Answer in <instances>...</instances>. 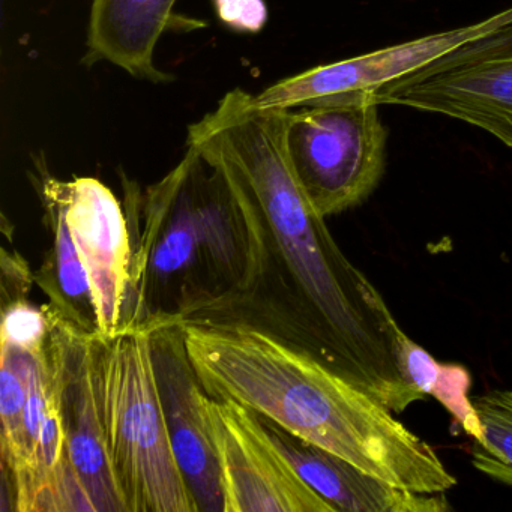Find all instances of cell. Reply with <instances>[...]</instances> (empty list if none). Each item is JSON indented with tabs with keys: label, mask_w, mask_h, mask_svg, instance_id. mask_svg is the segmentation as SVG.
Returning <instances> with one entry per match:
<instances>
[{
	"label": "cell",
	"mask_w": 512,
	"mask_h": 512,
	"mask_svg": "<svg viewBox=\"0 0 512 512\" xmlns=\"http://www.w3.org/2000/svg\"><path fill=\"white\" fill-rule=\"evenodd\" d=\"M289 115L236 88L188 127L187 146L226 175L260 229L262 283L235 322L277 334L403 413L425 398L401 374L403 329L302 190L287 151Z\"/></svg>",
	"instance_id": "6da1fadb"
},
{
	"label": "cell",
	"mask_w": 512,
	"mask_h": 512,
	"mask_svg": "<svg viewBox=\"0 0 512 512\" xmlns=\"http://www.w3.org/2000/svg\"><path fill=\"white\" fill-rule=\"evenodd\" d=\"M181 326L191 364L211 397L238 401L398 487L436 494L457 485L433 446L301 347L235 320Z\"/></svg>",
	"instance_id": "7a4b0ae2"
},
{
	"label": "cell",
	"mask_w": 512,
	"mask_h": 512,
	"mask_svg": "<svg viewBox=\"0 0 512 512\" xmlns=\"http://www.w3.org/2000/svg\"><path fill=\"white\" fill-rule=\"evenodd\" d=\"M131 236L125 329L235 320L263 274L260 229L223 172L188 146L145 191L122 173Z\"/></svg>",
	"instance_id": "3957f363"
},
{
	"label": "cell",
	"mask_w": 512,
	"mask_h": 512,
	"mask_svg": "<svg viewBox=\"0 0 512 512\" xmlns=\"http://www.w3.org/2000/svg\"><path fill=\"white\" fill-rule=\"evenodd\" d=\"M44 209L50 248L35 272L49 310L83 335L112 338L125 329L131 236L125 208L97 178L62 181L44 157L31 173Z\"/></svg>",
	"instance_id": "277c9868"
},
{
	"label": "cell",
	"mask_w": 512,
	"mask_h": 512,
	"mask_svg": "<svg viewBox=\"0 0 512 512\" xmlns=\"http://www.w3.org/2000/svg\"><path fill=\"white\" fill-rule=\"evenodd\" d=\"M101 416L127 512H199L176 460L152 353V331L95 338Z\"/></svg>",
	"instance_id": "5b68a950"
},
{
	"label": "cell",
	"mask_w": 512,
	"mask_h": 512,
	"mask_svg": "<svg viewBox=\"0 0 512 512\" xmlns=\"http://www.w3.org/2000/svg\"><path fill=\"white\" fill-rule=\"evenodd\" d=\"M388 130L370 97L290 110L287 151L317 214H341L368 199L382 181Z\"/></svg>",
	"instance_id": "8992f818"
},
{
	"label": "cell",
	"mask_w": 512,
	"mask_h": 512,
	"mask_svg": "<svg viewBox=\"0 0 512 512\" xmlns=\"http://www.w3.org/2000/svg\"><path fill=\"white\" fill-rule=\"evenodd\" d=\"M58 319V317H56ZM65 457L55 512H127L101 416L94 335L59 320Z\"/></svg>",
	"instance_id": "52a82bcc"
},
{
	"label": "cell",
	"mask_w": 512,
	"mask_h": 512,
	"mask_svg": "<svg viewBox=\"0 0 512 512\" xmlns=\"http://www.w3.org/2000/svg\"><path fill=\"white\" fill-rule=\"evenodd\" d=\"M224 512H335L293 469L256 413L230 398L206 400Z\"/></svg>",
	"instance_id": "ba28073f"
},
{
	"label": "cell",
	"mask_w": 512,
	"mask_h": 512,
	"mask_svg": "<svg viewBox=\"0 0 512 512\" xmlns=\"http://www.w3.org/2000/svg\"><path fill=\"white\" fill-rule=\"evenodd\" d=\"M509 23H512V7L475 25L437 32L367 55L311 68L269 86L254 98L266 109L289 110L361 100L389 83L419 73L452 50L481 40Z\"/></svg>",
	"instance_id": "9c48e42d"
},
{
	"label": "cell",
	"mask_w": 512,
	"mask_h": 512,
	"mask_svg": "<svg viewBox=\"0 0 512 512\" xmlns=\"http://www.w3.org/2000/svg\"><path fill=\"white\" fill-rule=\"evenodd\" d=\"M152 353L173 452L199 512H224L220 467L206 400L181 325L152 331Z\"/></svg>",
	"instance_id": "30bf717a"
},
{
	"label": "cell",
	"mask_w": 512,
	"mask_h": 512,
	"mask_svg": "<svg viewBox=\"0 0 512 512\" xmlns=\"http://www.w3.org/2000/svg\"><path fill=\"white\" fill-rule=\"evenodd\" d=\"M370 98L379 106H403L472 125L512 149V53L442 73L412 74Z\"/></svg>",
	"instance_id": "8fae6325"
},
{
	"label": "cell",
	"mask_w": 512,
	"mask_h": 512,
	"mask_svg": "<svg viewBox=\"0 0 512 512\" xmlns=\"http://www.w3.org/2000/svg\"><path fill=\"white\" fill-rule=\"evenodd\" d=\"M259 416V415H257ZM278 451L335 512H445V493H418L368 473L259 416Z\"/></svg>",
	"instance_id": "7c38bea8"
},
{
	"label": "cell",
	"mask_w": 512,
	"mask_h": 512,
	"mask_svg": "<svg viewBox=\"0 0 512 512\" xmlns=\"http://www.w3.org/2000/svg\"><path fill=\"white\" fill-rule=\"evenodd\" d=\"M176 0H94L88 61H107L137 79L169 82L155 67V47L172 22Z\"/></svg>",
	"instance_id": "4fadbf2b"
},
{
	"label": "cell",
	"mask_w": 512,
	"mask_h": 512,
	"mask_svg": "<svg viewBox=\"0 0 512 512\" xmlns=\"http://www.w3.org/2000/svg\"><path fill=\"white\" fill-rule=\"evenodd\" d=\"M398 362L401 374L410 386L425 397L431 395L436 398L448 410L454 425H460L467 436L473 440L481 439V422L469 395L472 376L466 367L437 362L430 352L410 340L404 332L400 337Z\"/></svg>",
	"instance_id": "5bb4252c"
},
{
	"label": "cell",
	"mask_w": 512,
	"mask_h": 512,
	"mask_svg": "<svg viewBox=\"0 0 512 512\" xmlns=\"http://www.w3.org/2000/svg\"><path fill=\"white\" fill-rule=\"evenodd\" d=\"M47 346V344H46ZM46 349V347H44ZM43 349V350H44ZM40 352L2 344V374H0V454L2 472L11 473L22 457L26 403L29 395V376Z\"/></svg>",
	"instance_id": "9a60e30c"
},
{
	"label": "cell",
	"mask_w": 512,
	"mask_h": 512,
	"mask_svg": "<svg viewBox=\"0 0 512 512\" xmlns=\"http://www.w3.org/2000/svg\"><path fill=\"white\" fill-rule=\"evenodd\" d=\"M482 427L473 440L472 464L479 472L512 487V389H494L472 397Z\"/></svg>",
	"instance_id": "2e32d148"
},
{
	"label": "cell",
	"mask_w": 512,
	"mask_h": 512,
	"mask_svg": "<svg viewBox=\"0 0 512 512\" xmlns=\"http://www.w3.org/2000/svg\"><path fill=\"white\" fill-rule=\"evenodd\" d=\"M50 334V317L46 305L35 307L28 299L2 305V344L40 352Z\"/></svg>",
	"instance_id": "e0dca14e"
},
{
	"label": "cell",
	"mask_w": 512,
	"mask_h": 512,
	"mask_svg": "<svg viewBox=\"0 0 512 512\" xmlns=\"http://www.w3.org/2000/svg\"><path fill=\"white\" fill-rule=\"evenodd\" d=\"M509 53H512V23L497 29L493 34L487 35L481 40L472 41V43L452 50L451 53L437 59L436 62L416 74L442 73L449 68L476 64V62L488 61V59L499 58V56L509 55Z\"/></svg>",
	"instance_id": "ac0fdd59"
},
{
	"label": "cell",
	"mask_w": 512,
	"mask_h": 512,
	"mask_svg": "<svg viewBox=\"0 0 512 512\" xmlns=\"http://www.w3.org/2000/svg\"><path fill=\"white\" fill-rule=\"evenodd\" d=\"M35 284V272L16 250L2 247V305L28 299Z\"/></svg>",
	"instance_id": "d6986e66"
},
{
	"label": "cell",
	"mask_w": 512,
	"mask_h": 512,
	"mask_svg": "<svg viewBox=\"0 0 512 512\" xmlns=\"http://www.w3.org/2000/svg\"><path fill=\"white\" fill-rule=\"evenodd\" d=\"M215 8L226 25L241 31L257 32L266 23L263 0H215Z\"/></svg>",
	"instance_id": "ffe728a7"
}]
</instances>
